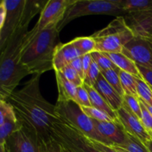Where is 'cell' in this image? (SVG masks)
I'll return each instance as SVG.
<instances>
[{
	"label": "cell",
	"mask_w": 152,
	"mask_h": 152,
	"mask_svg": "<svg viewBox=\"0 0 152 152\" xmlns=\"http://www.w3.org/2000/svg\"><path fill=\"white\" fill-rule=\"evenodd\" d=\"M86 89L88 93L89 96H90L91 102V105L94 108L105 113L108 115H109L111 118L114 119V120H117V111H114L106 102L105 99L101 96V95L95 90L94 87L87 86V85H83Z\"/></svg>",
	"instance_id": "ffe728a7"
},
{
	"label": "cell",
	"mask_w": 152,
	"mask_h": 152,
	"mask_svg": "<svg viewBox=\"0 0 152 152\" xmlns=\"http://www.w3.org/2000/svg\"><path fill=\"white\" fill-rule=\"evenodd\" d=\"M123 107L128 111L132 112L141 120L142 111H141L140 103L138 97L132 96V95L125 94L123 96Z\"/></svg>",
	"instance_id": "83f0119b"
},
{
	"label": "cell",
	"mask_w": 152,
	"mask_h": 152,
	"mask_svg": "<svg viewBox=\"0 0 152 152\" xmlns=\"http://www.w3.org/2000/svg\"><path fill=\"white\" fill-rule=\"evenodd\" d=\"M59 71L62 72V74H63L64 77H65L70 83L74 84V86H76L77 87L82 86L84 85V81H83V79L81 78L80 74H79L74 68L70 67L69 65H68V66H66L65 68H64L63 69H62Z\"/></svg>",
	"instance_id": "1f68e13d"
},
{
	"label": "cell",
	"mask_w": 152,
	"mask_h": 152,
	"mask_svg": "<svg viewBox=\"0 0 152 152\" xmlns=\"http://www.w3.org/2000/svg\"><path fill=\"white\" fill-rule=\"evenodd\" d=\"M120 3L126 13L152 10V0H120Z\"/></svg>",
	"instance_id": "7402d4cb"
},
{
	"label": "cell",
	"mask_w": 152,
	"mask_h": 152,
	"mask_svg": "<svg viewBox=\"0 0 152 152\" xmlns=\"http://www.w3.org/2000/svg\"><path fill=\"white\" fill-rule=\"evenodd\" d=\"M55 111L61 121L75 128L89 139L105 144V140L96 132L91 119L83 112L78 103L74 101H57L55 105Z\"/></svg>",
	"instance_id": "8992f818"
},
{
	"label": "cell",
	"mask_w": 152,
	"mask_h": 152,
	"mask_svg": "<svg viewBox=\"0 0 152 152\" xmlns=\"http://www.w3.org/2000/svg\"><path fill=\"white\" fill-rule=\"evenodd\" d=\"M28 28H19L1 50L0 100H7L21 80L30 73L21 62V50Z\"/></svg>",
	"instance_id": "3957f363"
},
{
	"label": "cell",
	"mask_w": 152,
	"mask_h": 152,
	"mask_svg": "<svg viewBox=\"0 0 152 152\" xmlns=\"http://www.w3.org/2000/svg\"><path fill=\"white\" fill-rule=\"evenodd\" d=\"M117 113V120L122 125L126 133L136 137L144 145L151 140V136L143 126L141 120L134 114L123 106Z\"/></svg>",
	"instance_id": "5bb4252c"
},
{
	"label": "cell",
	"mask_w": 152,
	"mask_h": 152,
	"mask_svg": "<svg viewBox=\"0 0 152 152\" xmlns=\"http://www.w3.org/2000/svg\"></svg>",
	"instance_id": "f6af8a7d"
},
{
	"label": "cell",
	"mask_w": 152,
	"mask_h": 152,
	"mask_svg": "<svg viewBox=\"0 0 152 152\" xmlns=\"http://www.w3.org/2000/svg\"><path fill=\"white\" fill-rule=\"evenodd\" d=\"M57 28L58 25L53 24L39 32L27 33L21 50V62L30 74L42 75L53 70V54L59 44Z\"/></svg>",
	"instance_id": "7a4b0ae2"
},
{
	"label": "cell",
	"mask_w": 152,
	"mask_h": 152,
	"mask_svg": "<svg viewBox=\"0 0 152 152\" xmlns=\"http://www.w3.org/2000/svg\"><path fill=\"white\" fill-rule=\"evenodd\" d=\"M22 127L13 106L7 101L0 100V145Z\"/></svg>",
	"instance_id": "9a60e30c"
},
{
	"label": "cell",
	"mask_w": 152,
	"mask_h": 152,
	"mask_svg": "<svg viewBox=\"0 0 152 152\" xmlns=\"http://www.w3.org/2000/svg\"><path fill=\"white\" fill-rule=\"evenodd\" d=\"M140 99V100L142 101V102H143V104H144V105H145V107H146V108H148V111H150V113H151V114H152V107H151V106H150V105H148V104H146V103H145V102H144V101H142V99Z\"/></svg>",
	"instance_id": "60d3db41"
},
{
	"label": "cell",
	"mask_w": 152,
	"mask_h": 152,
	"mask_svg": "<svg viewBox=\"0 0 152 152\" xmlns=\"http://www.w3.org/2000/svg\"><path fill=\"white\" fill-rule=\"evenodd\" d=\"M83 112L91 120H97L101 122H113L117 121L111 118L109 115L105 113L94 108V107H81Z\"/></svg>",
	"instance_id": "f546056e"
},
{
	"label": "cell",
	"mask_w": 152,
	"mask_h": 152,
	"mask_svg": "<svg viewBox=\"0 0 152 152\" xmlns=\"http://www.w3.org/2000/svg\"><path fill=\"white\" fill-rule=\"evenodd\" d=\"M93 143V145H94L95 148H97L99 151L101 152H117L114 149L113 147L109 146V145H107L105 144L102 143L100 142H98V141L94 140H91Z\"/></svg>",
	"instance_id": "74e56055"
},
{
	"label": "cell",
	"mask_w": 152,
	"mask_h": 152,
	"mask_svg": "<svg viewBox=\"0 0 152 152\" xmlns=\"http://www.w3.org/2000/svg\"><path fill=\"white\" fill-rule=\"evenodd\" d=\"M77 102L81 107H92L90 96L84 86L77 88Z\"/></svg>",
	"instance_id": "836d02e7"
},
{
	"label": "cell",
	"mask_w": 152,
	"mask_h": 152,
	"mask_svg": "<svg viewBox=\"0 0 152 152\" xmlns=\"http://www.w3.org/2000/svg\"><path fill=\"white\" fill-rule=\"evenodd\" d=\"M137 87L140 99L152 107V88L142 77L137 78Z\"/></svg>",
	"instance_id": "484cf974"
},
{
	"label": "cell",
	"mask_w": 152,
	"mask_h": 152,
	"mask_svg": "<svg viewBox=\"0 0 152 152\" xmlns=\"http://www.w3.org/2000/svg\"><path fill=\"white\" fill-rule=\"evenodd\" d=\"M123 53L137 65L152 71V39L134 37L125 45Z\"/></svg>",
	"instance_id": "30bf717a"
},
{
	"label": "cell",
	"mask_w": 152,
	"mask_h": 152,
	"mask_svg": "<svg viewBox=\"0 0 152 152\" xmlns=\"http://www.w3.org/2000/svg\"><path fill=\"white\" fill-rule=\"evenodd\" d=\"M137 65L138 70H139L140 74L142 78L152 88V71L147 69V68L140 66L139 65Z\"/></svg>",
	"instance_id": "8d00e7d4"
},
{
	"label": "cell",
	"mask_w": 152,
	"mask_h": 152,
	"mask_svg": "<svg viewBox=\"0 0 152 152\" xmlns=\"http://www.w3.org/2000/svg\"><path fill=\"white\" fill-rule=\"evenodd\" d=\"M149 134H150V136H151V140H152V132H151V133H149Z\"/></svg>",
	"instance_id": "ee69618b"
},
{
	"label": "cell",
	"mask_w": 152,
	"mask_h": 152,
	"mask_svg": "<svg viewBox=\"0 0 152 152\" xmlns=\"http://www.w3.org/2000/svg\"><path fill=\"white\" fill-rule=\"evenodd\" d=\"M113 62L114 65L120 68L121 71H126L137 77H141L138 70L137 65L132 59L128 57L123 53H104Z\"/></svg>",
	"instance_id": "d6986e66"
},
{
	"label": "cell",
	"mask_w": 152,
	"mask_h": 152,
	"mask_svg": "<svg viewBox=\"0 0 152 152\" xmlns=\"http://www.w3.org/2000/svg\"><path fill=\"white\" fill-rule=\"evenodd\" d=\"M123 18L135 38L152 39V10L130 12Z\"/></svg>",
	"instance_id": "4fadbf2b"
},
{
	"label": "cell",
	"mask_w": 152,
	"mask_h": 152,
	"mask_svg": "<svg viewBox=\"0 0 152 152\" xmlns=\"http://www.w3.org/2000/svg\"><path fill=\"white\" fill-rule=\"evenodd\" d=\"M100 14L117 17L124 16L126 12L122 7L120 0H76L67 9L63 19L58 25V31L60 32L65 25L77 18Z\"/></svg>",
	"instance_id": "5b68a950"
},
{
	"label": "cell",
	"mask_w": 152,
	"mask_h": 152,
	"mask_svg": "<svg viewBox=\"0 0 152 152\" xmlns=\"http://www.w3.org/2000/svg\"><path fill=\"white\" fill-rule=\"evenodd\" d=\"M140 99V98H139ZM140 103L141 106V111H142V117H141V122L142 125L146 129L148 134L152 132V114L148 111V108L145 107L143 102L140 99Z\"/></svg>",
	"instance_id": "e575fe53"
},
{
	"label": "cell",
	"mask_w": 152,
	"mask_h": 152,
	"mask_svg": "<svg viewBox=\"0 0 152 152\" xmlns=\"http://www.w3.org/2000/svg\"><path fill=\"white\" fill-rule=\"evenodd\" d=\"M120 81H121L122 87L124 91L125 94L132 95L139 98L137 93V77L132 75L120 70Z\"/></svg>",
	"instance_id": "603a6c76"
},
{
	"label": "cell",
	"mask_w": 152,
	"mask_h": 152,
	"mask_svg": "<svg viewBox=\"0 0 152 152\" xmlns=\"http://www.w3.org/2000/svg\"><path fill=\"white\" fill-rule=\"evenodd\" d=\"M41 75L35 74L21 89L15 91L6 101L13 106L22 127L38 137L39 140L51 137L53 123L60 121L55 105L48 102L39 89Z\"/></svg>",
	"instance_id": "6da1fadb"
},
{
	"label": "cell",
	"mask_w": 152,
	"mask_h": 152,
	"mask_svg": "<svg viewBox=\"0 0 152 152\" xmlns=\"http://www.w3.org/2000/svg\"><path fill=\"white\" fill-rule=\"evenodd\" d=\"M25 0H2L0 4V50L21 28Z\"/></svg>",
	"instance_id": "ba28073f"
},
{
	"label": "cell",
	"mask_w": 152,
	"mask_h": 152,
	"mask_svg": "<svg viewBox=\"0 0 152 152\" xmlns=\"http://www.w3.org/2000/svg\"><path fill=\"white\" fill-rule=\"evenodd\" d=\"M0 152H6L5 151V147H4V145H0Z\"/></svg>",
	"instance_id": "7bdbcfd3"
},
{
	"label": "cell",
	"mask_w": 152,
	"mask_h": 152,
	"mask_svg": "<svg viewBox=\"0 0 152 152\" xmlns=\"http://www.w3.org/2000/svg\"><path fill=\"white\" fill-rule=\"evenodd\" d=\"M50 135L69 152H101L95 148L91 139L61 120L53 123Z\"/></svg>",
	"instance_id": "52a82bcc"
},
{
	"label": "cell",
	"mask_w": 152,
	"mask_h": 152,
	"mask_svg": "<svg viewBox=\"0 0 152 152\" xmlns=\"http://www.w3.org/2000/svg\"><path fill=\"white\" fill-rule=\"evenodd\" d=\"M120 71V68H115V69H110L108 70V71H101V74L103 76V77L105 79V80L109 83L110 86H111L113 88L115 89V90L120 94V96L123 98L125 93L124 91H123V87H122L120 75H119Z\"/></svg>",
	"instance_id": "cb8c5ba5"
},
{
	"label": "cell",
	"mask_w": 152,
	"mask_h": 152,
	"mask_svg": "<svg viewBox=\"0 0 152 152\" xmlns=\"http://www.w3.org/2000/svg\"><path fill=\"white\" fill-rule=\"evenodd\" d=\"M76 0H48L40 13L38 22L30 32L34 34L53 24L59 25L67 9Z\"/></svg>",
	"instance_id": "9c48e42d"
},
{
	"label": "cell",
	"mask_w": 152,
	"mask_h": 152,
	"mask_svg": "<svg viewBox=\"0 0 152 152\" xmlns=\"http://www.w3.org/2000/svg\"><path fill=\"white\" fill-rule=\"evenodd\" d=\"M91 37L96 42V50L102 53H123L125 45L134 38L123 16L116 17L108 26Z\"/></svg>",
	"instance_id": "277c9868"
},
{
	"label": "cell",
	"mask_w": 152,
	"mask_h": 152,
	"mask_svg": "<svg viewBox=\"0 0 152 152\" xmlns=\"http://www.w3.org/2000/svg\"><path fill=\"white\" fill-rule=\"evenodd\" d=\"M145 146L147 147V148L148 149V151L150 152H152V140H151L148 141L146 144H145Z\"/></svg>",
	"instance_id": "ab89813d"
},
{
	"label": "cell",
	"mask_w": 152,
	"mask_h": 152,
	"mask_svg": "<svg viewBox=\"0 0 152 152\" xmlns=\"http://www.w3.org/2000/svg\"><path fill=\"white\" fill-rule=\"evenodd\" d=\"M113 148H114V149L116 150L117 152H127L126 151H125V150H123V148H120V147H117V146H114Z\"/></svg>",
	"instance_id": "b9f144b4"
},
{
	"label": "cell",
	"mask_w": 152,
	"mask_h": 152,
	"mask_svg": "<svg viewBox=\"0 0 152 152\" xmlns=\"http://www.w3.org/2000/svg\"><path fill=\"white\" fill-rule=\"evenodd\" d=\"M47 2L48 1H44V0H42V1L25 0L21 27H22V28H28V25H29L31 19L37 13H41V12L42 11Z\"/></svg>",
	"instance_id": "44dd1931"
},
{
	"label": "cell",
	"mask_w": 152,
	"mask_h": 152,
	"mask_svg": "<svg viewBox=\"0 0 152 152\" xmlns=\"http://www.w3.org/2000/svg\"><path fill=\"white\" fill-rule=\"evenodd\" d=\"M92 62H93V59H92V56L91 55V53L83 56V67L85 77H86V75L87 74L89 68H90Z\"/></svg>",
	"instance_id": "f35d334b"
},
{
	"label": "cell",
	"mask_w": 152,
	"mask_h": 152,
	"mask_svg": "<svg viewBox=\"0 0 152 152\" xmlns=\"http://www.w3.org/2000/svg\"><path fill=\"white\" fill-rule=\"evenodd\" d=\"M55 74L58 88V102H77V86L70 83L61 71H55Z\"/></svg>",
	"instance_id": "ac0fdd59"
},
{
	"label": "cell",
	"mask_w": 152,
	"mask_h": 152,
	"mask_svg": "<svg viewBox=\"0 0 152 152\" xmlns=\"http://www.w3.org/2000/svg\"><path fill=\"white\" fill-rule=\"evenodd\" d=\"M100 69L98 67V65H96V62L93 60L91 65L90 68H89L87 74L85 77L84 84L91 86V87H94L95 83L97 81V79L99 76L100 75Z\"/></svg>",
	"instance_id": "d6a6232c"
},
{
	"label": "cell",
	"mask_w": 152,
	"mask_h": 152,
	"mask_svg": "<svg viewBox=\"0 0 152 152\" xmlns=\"http://www.w3.org/2000/svg\"><path fill=\"white\" fill-rule=\"evenodd\" d=\"M91 55L93 60L96 62V65L99 68L100 71H108V70L110 69H115V68H117L114 65V62L104 53L95 50V51L92 52Z\"/></svg>",
	"instance_id": "4316f807"
},
{
	"label": "cell",
	"mask_w": 152,
	"mask_h": 152,
	"mask_svg": "<svg viewBox=\"0 0 152 152\" xmlns=\"http://www.w3.org/2000/svg\"><path fill=\"white\" fill-rule=\"evenodd\" d=\"M94 88L115 111H117L123 107V98L115 89L110 86L101 74Z\"/></svg>",
	"instance_id": "e0dca14e"
},
{
	"label": "cell",
	"mask_w": 152,
	"mask_h": 152,
	"mask_svg": "<svg viewBox=\"0 0 152 152\" xmlns=\"http://www.w3.org/2000/svg\"><path fill=\"white\" fill-rule=\"evenodd\" d=\"M99 136L109 146H121L128 140V134L118 120L113 122H101L92 120Z\"/></svg>",
	"instance_id": "7c38bea8"
},
{
	"label": "cell",
	"mask_w": 152,
	"mask_h": 152,
	"mask_svg": "<svg viewBox=\"0 0 152 152\" xmlns=\"http://www.w3.org/2000/svg\"><path fill=\"white\" fill-rule=\"evenodd\" d=\"M71 41L83 56L96 50V42L91 36L77 37Z\"/></svg>",
	"instance_id": "d4e9b609"
},
{
	"label": "cell",
	"mask_w": 152,
	"mask_h": 152,
	"mask_svg": "<svg viewBox=\"0 0 152 152\" xmlns=\"http://www.w3.org/2000/svg\"><path fill=\"white\" fill-rule=\"evenodd\" d=\"M70 67H71L72 68H74L79 74L81 77V78L83 79V81H84L85 79V75L84 72H83V56H80L77 59H76L75 60L73 61L71 64L69 65Z\"/></svg>",
	"instance_id": "d590c367"
},
{
	"label": "cell",
	"mask_w": 152,
	"mask_h": 152,
	"mask_svg": "<svg viewBox=\"0 0 152 152\" xmlns=\"http://www.w3.org/2000/svg\"><path fill=\"white\" fill-rule=\"evenodd\" d=\"M39 152H62V146L53 137L48 140H39Z\"/></svg>",
	"instance_id": "4dcf8cb0"
},
{
	"label": "cell",
	"mask_w": 152,
	"mask_h": 152,
	"mask_svg": "<svg viewBox=\"0 0 152 152\" xmlns=\"http://www.w3.org/2000/svg\"><path fill=\"white\" fill-rule=\"evenodd\" d=\"M38 137L25 128L12 134L4 142L6 152H39Z\"/></svg>",
	"instance_id": "8fae6325"
},
{
	"label": "cell",
	"mask_w": 152,
	"mask_h": 152,
	"mask_svg": "<svg viewBox=\"0 0 152 152\" xmlns=\"http://www.w3.org/2000/svg\"><path fill=\"white\" fill-rule=\"evenodd\" d=\"M83 55L75 47L72 41L62 44L59 43L53 54V71H59L68 66L76 59Z\"/></svg>",
	"instance_id": "2e32d148"
},
{
	"label": "cell",
	"mask_w": 152,
	"mask_h": 152,
	"mask_svg": "<svg viewBox=\"0 0 152 152\" xmlns=\"http://www.w3.org/2000/svg\"><path fill=\"white\" fill-rule=\"evenodd\" d=\"M128 136H129V138H128L127 142L121 146L117 147H120L127 152H150L147 147L141 141L129 134H128Z\"/></svg>",
	"instance_id": "f1b7e54d"
}]
</instances>
